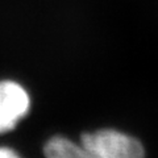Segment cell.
Segmentation results:
<instances>
[{"label": "cell", "mask_w": 158, "mask_h": 158, "mask_svg": "<svg viewBox=\"0 0 158 158\" xmlns=\"http://www.w3.org/2000/svg\"><path fill=\"white\" fill-rule=\"evenodd\" d=\"M81 144L94 158H145L140 141L112 129L86 133L81 138Z\"/></svg>", "instance_id": "cell-1"}, {"label": "cell", "mask_w": 158, "mask_h": 158, "mask_svg": "<svg viewBox=\"0 0 158 158\" xmlns=\"http://www.w3.org/2000/svg\"><path fill=\"white\" fill-rule=\"evenodd\" d=\"M29 107V95L21 86L11 81L0 82V133L13 129Z\"/></svg>", "instance_id": "cell-2"}, {"label": "cell", "mask_w": 158, "mask_h": 158, "mask_svg": "<svg viewBox=\"0 0 158 158\" xmlns=\"http://www.w3.org/2000/svg\"><path fill=\"white\" fill-rule=\"evenodd\" d=\"M46 158H94L82 144L78 145L66 137H53L44 148Z\"/></svg>", "instance_id": "cell-3"}, {"label": "cell", "mask_w": 158, "mask_h": 158, "mask_svg": "<svg viewBox=\"0 0 158 158\" xmlns=\"http://www.w3.org/2000/svg\"><path fill=\"white\" fill-rule=\"evenodd\" d=\"M0 158H20L16 153L7 148H0Z\"/></svg>", "instance_id": "cell-4"}]
</instances>
